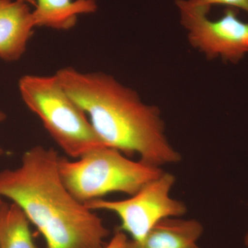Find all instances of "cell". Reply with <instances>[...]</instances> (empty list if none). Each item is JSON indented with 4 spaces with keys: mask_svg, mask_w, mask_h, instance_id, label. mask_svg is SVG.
I'll return each mask as SVG.
<instances>
[{
    "mask_svg": "<svg viewBox=\"0 0 248 248\" xmlns=\"http://www.w3.org/2000/svg\"><path fill=\"white\" fill-rule=\"evenodd\" d=\"M30 221L19 205L0 202V248H37Z\"/></svg>",
    "mask_w": 248,
    "mask_h": 248,
    "instance_id": "cell-10",
    "label": "cell"
},
{
    "mask_svg": "<svg viewBox=\"0 0 248 248\" xmlns=\"http://www.w3.org/2000/svg\"><path fill=\"white\" fill-rule=\"evenodd\" d=\"M22 0H0V58L19 60L33 34L32 11Z\"/></svg>",
    "mask_w": 248,
    "mask_h": 248,
    "instance_id": "cell-7",
    "label": "cell"
},
{
    "mask_svg": "<svg viewBox=\"0 0 248 248\" xmlns=\"http://www.w3.org/2000/svg\"><path fill=\"white\" fill-rule=\"evenodd\" d=\"M244 244L246 245V247L248 248V232L246 234L244 239Z\"/></svg>",
    "mask_w": 248,
    "mask_h": 248,
    "instance_id": "cell-15",
    "label": "cell"
},
{
    "mask_svg": "<svg viewBox=\"0 0 248 248\" xmlns=\"http://www.w3.org/2000/svg\"><path fill=\"white\" fill-rule=\"evenodd\" d=\"M6 114H5L4 112H2V111L0 110V122H4V121L6 120ZM4 153L5 152L4 150H3V148L0 147V156H1V155H4Z\"/></svg>",
    "mask_w": 248,
    "mask_h": 248,
    "instance_id": "cell-13",
    "label": "cell"
},
{
    "mask_svg": "<svg viewBox=\"0 0 248 248\" xmlns=\"http://www.w3.org/2000/svg\"><path fill=\"white\" fill-rule=\"evenodd\" d=\"M23 102L40 118L62 151L74 159L107 146L98 138L86 113L70 97L55 75H27L19 81Z\"/></svg>",
    "mask_w": 248,
    "mask_h": 248,
    "instance_id": "cell-4",
    "label": "cell"
},
{
    "mask_svg": "<svg viewBox=\"0 0 248 248\" xmlns=\"http://www.w3.org/2000/svg\"><path fill=\"white\" fill-rule=\"evenodd\" d=\"M203 226L195 219L170 217L158 222L140 241L128 240L125 248H201Z\"/></svg>",
    "mask_w": 248,
    "mask_h": 248,
    "instance_id": "cell-8",
    "label": "cell"
},
{
    "mask_svg": "<svg viewBox=\"0 0 248 248\" xmlns=\"http://www.w3.org/2000/svg\"><path fill=\"white\" fill-rule=\"evenodd\" d=\"M128 240L123 232L117 231L110 242L106 245L104 248H125Z\"/></svg>",
    "mask_w": 248,
    "mask_h": 248,
    "instance_id": "cell-12",
    "label": "cell"
},
{
    "mask_svg": "<svg viewBox=\"0 0 248 248\" xmlns=\"http://www.w3.org/2000/svg\"><path fill=\"white\" fill-rule=\"evenodd\" d=\"M190 4L210 11L214 5H224L227 7L242 10L248 15V0H187Z\"/></svg>",
    "mask_w": 248,
    "mask_h": 248,
    "instance_id": "cell-11",
    "label": "cell"
},
{
    "mask_svg": "<svg viewBox=\"0 0 248 248\" xmlns=\"http://www.w3.org/2000/svg\"><path fill=\"white\" fill-rule=\"evenodd\" d=\"M175 180L173 174L164 172L128 200L96 199L84 204L93 211L105 210L115 213L121 220L118 231L128 233L134 241H140L158 222L183 216L187 212L184 202L170 197Z\"/></svg>",
    "mask_w": 248,
    "mask_h": 248,
    "instance_id": "cell-6",
    "label": "cell"
},
{
    "mask_svg": "<svg viewBox=\"0 0 248 248\" xmlns=\"http://www.w3.org/2000/svg\"><path fill=\"white\" fill-rule=\"evenodd\" d=\"M22 1H26V2H27L28 4H29L30 5H32V6H35L36 4V1L35 0H22Z\"/></svg>",
    "mask_w": 248,
    "mask_h": 248,
    "instance_id": "cell-14",
    "label": "cell"
},
{
    "mask_svg": "<svg viewBox=\"0 0 248 248\" xmlns=\"http://www.w3.org/2000/svg\"><path fill=\"white\" fill-rule=\"evenodd\" d=\"M176 4L190 45L208 60L220 58L237 63L248 55V22L238 17L239 10L227 7L221 17L211 20L208 9L193 6L187 0H177Z\"/></svg>",
    "mask_w": 248,
    "mask_h": 248,
    "instance_id": "cell-5",
    "label": "cell"
},
{
    "mask_svg": "<svg viewBox=\"0 0 248 248\" xmlns=\"http://www.w3.org/2000/svg\"><path fill=\"white\" fill-rule=\"evenodd\" d=\"M55 76L105 146L127 156L138 154L140 161L155 167L181 161L165 135L159 109L144 104L133 89L102 72L66 67Z\"/></svg>",
    "mask_w": 248,
    "mask_h": 248,
    "instance_id": "cell-1",
    "label": "cell"
},
{
    "mask_svg": "<svg viewBox=\"0 0 248 248\" xmlns=\"http://www.w3.org/2000/svg\"><path fill=\"white\" fill-rule=\"evenodd\" d=\"M60 155L53 148L28 150L22 164L0 172L3 197L17 204L45 239L46 248H104L110 231L62 182Z\"/></svg>",
    "mask_w": 248,
    "mask_h": 248,
    "instance_id": "cell-2",
    "label": "cell"
},
{
    "mask_svg": "<svg viewBox=\"0 0 248 248\" xmlns=\"http://www.w3.org/2000/svg\"><path fill=\"white\" fill-rule=\"evenodd\" d=\"M58 167L66 188L83 203L111 192L133 196L164 173L161 168L133 161L108 146L93 150L76 161L60 156Z\"/></svg>",
    "mask_w": 248,
    "mask_h": 248,
    "instance_id": "cell-3",
    "label": "cell"
},
{
    "mask_svg": "<svg viewBox=\"0 0 248 248\" xmlns=\"http://www.w3.org/2000/svg\"><path fill=\"white\" fill-rule=\"evenodd\" d=\"M96 10L94 0H36L32 17L35 27L68 30L76 26L80 15Z\"/></svg>",
    "mask_w": 248,
    "mask_h": 248,
    "instance_id": "cell-9",
    "label": "cell"
}]
</instances>
